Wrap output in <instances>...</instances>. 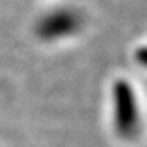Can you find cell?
Listing matches in <instances>:
<instances>
[{
  "instance_id": "obj_1",
  "label": "cell",
  "mask_w": 147,
  "mask_h": 147,
  "mask_svg": "<svg viewBox=\"0 0 147 147\" xmlns=\"http://www.w3.org/2000/svg\"><path fill=\"white\" fill-rule=\"evenodd\" d=\"M75 28H76V16L73 13L62 11L45 18L39 25V34L46 39H53V37L66 36Z\"/></svg>"
}]
</instances>
